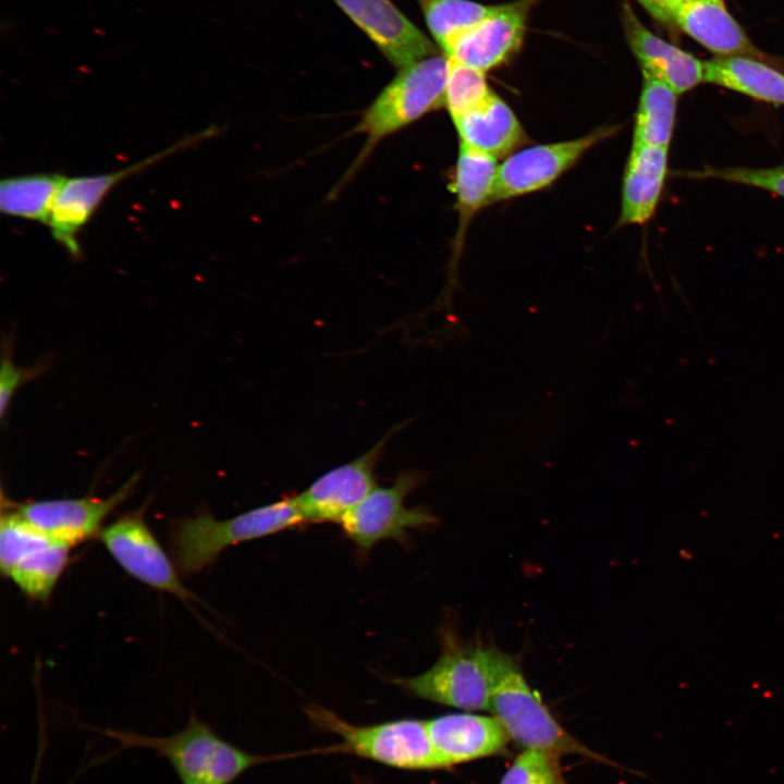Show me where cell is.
Masks as SVG:
<instances>
[{
    "label": "cell",
    "mask_w": 784,
    "mask_h": 784,
    "mask_svg": "<svg viewBox=\"0 0 784 784\" xmlns=\"http://www.w3.org/2000/svg\"><path fill=\"white\" fill-rule=\"evenodd\" d=\"M305 524L294 495L257 506L226 519L208 512L175 519L169 528V547L180 574L195 575L230 547Z\"/></svg>",
    "instance_id": "cell-1"
},
{
    "label": "cell",
    "mask_w": 784,
    "mask_h": 784,
    "mask_svg": "<svg viewBox=\"0 0 784 784\" xmlns=\"http://www.w3.org/2000/svg\"><path fill=\"white\" fill-rule=\"evenodd\" d=\"M121 747L144 748L164 758L181 784H231L265 758L250 754L219 736L207 723L191 714L186 725L169 736L103 730Z\"/></svg>",
    "instance_id": "cell-2"
},
{
    "label": "cell",
    "mask_w": 784,
    "mask_h": 784,
    "mask_svg": "<svg viewBox=\"0 0 784 784\" xmlns=\"http://www.w3.org/2000/svg\"><path fill=\"white\" fill-rule=\"evenodd\" d=\"M499 651L494 646L466 645L451 628H443L437 661L418 675L392 682L419 699L464 711H488Z\"/></svg>",
    "instance_id": "cell-3"
},
{
    "label": "cell",
    "mask_w": 784,
    "mask_h": 784,
    "mask_svg": "<svg viewBox=\"0 0 784 784\" xmlns=\"http://www.w3.org/2000/svg\"><path fill=\"white\" fill-rule=\"evenodd\" d=\"M511 740L524 750L555 757L579 755L609 762L571 735L554 718L540 695L528 684L519 664L499 651L490 710Z\"/></svg>",
    "instance_id": "cell-4"
},
{
    "label": "cell",
    "mask_w": 784,
    "mask_h": 784,
    "mask_svg": "<svg viewBox=\"0 0 784 784\" xmlns=\"http://www.w3.org/2000/svg\"><path fill=\"white\" fill-rule=\"evenodd\" d=\"M305 712L315 727L332 733L341 739L335 747L339 752L401 770L441 769L430 739L427 720L407 718L356 725L318 705L306 707Z\"/></svg>",
    "instance_id": "cell-5"
},
{
    "label": "cell",
    "mask_w": 784,
    "mask_h": 784,
    "mask_svg": "<svg viewBox=\"0 0 784 784\" xmlns=\"http://www.w3.org/2000/svg\"><path fill=\"white\" fill-rule=\"evenodd\" d=\"M448 59L433 54L400 69L364 112L355 133L366 135L360 164L388 136L444 107ZM356 164L353 167L355 168Z\"/></svg>",
    "instance_id": "cell-6"
},
{
    "label": "cell",
    "mask_w": 784,
    "mask_h": 784,
    "mask_svg": "<svg viewBox=\"0 0 784 784\" xmlns=\"http://www.w3.org/2000/svg\"><path fill=\"white\" fill-rule=\"evenodd\" d=\"M216 128L208 127L183 138L171 146L148 156L123 169L96 174L66 177L54 205L48 225L52 237L63 246L72 257L81 255L77 235L91 219L105 197L122 181L144 171L160 160L191 148L210 138Z\"/></svg>",
    "instance_id": "cell-7"
},
{
    "label": "cell",
    "mask_w": 784,
    "mask_h": 784,
    "mask_svg": "<svg viewBox=\"0 0 784 784\" xmlns=\"http://www.w3.org/2000/svg\"><path fill=\"white\" fill-rule=\"evenodd\" d=\"M418 471H404L387 487H376L339 523L345 536L359 551L367 552L383 540L406 542L408 530L437 524L425 506L407 507L406 497L421 482Z\"/></svg>",
    "instance_id": "cell-8"
},
{
    "label": "cell",
    "mask_w": 784,
    "mask_h": 784,
    "mask_svg": "<svg viewBox=\"0 0 784 784\" xmlns=\"http://www.w3.org/2000/svg\"><path fill=\"white\" fill-rule=\"evenodd\" d=\"M617 125H603L577 138L522 148L499 166L491 203L541 191L573 168L601 140L612 137Z\"/></svg>",
    "instance_id": "cell-9"
},
{
    "label": "cell",
    "mask_w": 784,
    "mask_h": 784,
    "mask_svg": "<svg viewBox=\"0 0 784 784\" xmlns=\"http://www.w3.org/2000/svg\"><path fill=\"white\" fill-rule=\"evenodd\" d=\"M99 539L112 559L133 578L184 602L196 600L183 585L174 561L166 553L142 511L125 514L105 526Z\"/></svg>",
    "instance_id": "cell-10"
},
{
    "label": "cell",
    "mask_w": 784,
    "mask_h": 784,
    "mask_svg": "<svg viewBox=\"0 0 784 784\" xmlns=\"http://www.w3.org/2000/svg\"><path fill=\"white\" fill-rule=\"evenodd\" d=\"M400 429L393 427L362 455L319 476L304 491L295 494V502L306 523H340L377 486L376 466L391 437Z\"/></svg>",
    "instance_id": "cell-11"
},
{
    "label": "cell",
    "mask_w": 784,
    "mask_h": 784,
    "mask_svg": "<svg viewBox=\"0 0 784 784\" xmlns=\"http://www.w3.org/2000/svg\"><path fill=\"white\" fill-rule=\"evenodd\" d=\"M137 476L108 498L84 497L12 503L16 512L39 531L58 542L74 547L99 538L105 519L132 493Z\"/></svg>",
    "instance_id": "cell-12"
},
{
    "label": "cell",
    "mask_w": 784,
    "mask_h": 784,
    "mask_svg": "<svg viewBox=\"0 0 784 784\" xmlns=\"http://www.w3.org/2000/svg\"><path fill=\"white\" fill-rule=\"evenodd\" d=\"M400 69L438 54L434 44L391 0H333Z\"/></svg>",
    "instance_id": "cell-13"
},
{
    "label": "cell",
    "mask_w": 784,
    "mask_h": 784,
    "mask_svg": "<svg viewBox=\"0 0 784 784\" xmlns=\"http://www.w3.org/2000/svg\"><path fill=\"white\" fill-rule=\"evenodd\" d=\"M532 1L499 4L492 14L460 35L443 54L485 73L501 66L523 45Z\"/></svg>",
    "instance_id": "cell-14"
},
{
    "label": "cell",
    "mask_w": 784,
    "mask_h": 784,
    "mask_svg": "<svg viewBox=\"0 0 784 784\" xmlns=\"http://www.w3.org/2000/svg\"><path fill=\"white\" fill-rule=\"evenodd\" d=\"M427 725L441 769L504 754L511 740L494 715L473 711L439 715Z\"/></svg>",
    "instance_id": "cell-15"
},
{
    "label": "cell",
    "mask_w": 784,
    "mask_h": 784,
    "mask_svg": "<svg viewBox=\"0 0 784 784\" xmlns=\"http://www.w3.org/2000/svg\"><path fill=\"white\" fill-rule=\"evenodd\" d=\"M623 22L629 48L642 75L663 82L677 95L703 82V62L649 30L627 4L623 9Z\"/></svg>",
    "instance_id": "cell-16"
},
{
    "label": "cell",
    "mask_w": 784,
    "mask_h": 784,
    "mask_svg": "<svg viewBox=\"0 0 784 784\" xmlns=\"http://www.w3.org/2000/svg\"><path fill=\"white\" fill-rule=\"evenodd\" d=\"M667 151L633 143L622 181L620 226L644 224L654 215L667 173Z\"/></svg>",
    "instance_id": "cell-17"
},
{
    "label": "cell",
    "mask_w": 784,
    "mask_h": 784,
    "mask_svg": "<svg viewBox=\"0 0 784 784\" xmlns=\"http://www.w3.org/2000/svg\"><path fill=\"white\" fill-rule=\"evenodd\" d=\"M674 23L688 36L718 56H746L767 60L728 13L723 2L685 0Z\"/></svg>",
    "instance_id": "cell-18"
},
{
    "label": "cell",
    "mask_w": 784,
    "mask_h": 784,
    "mask_svg": "<svg viewBox=\"0 0 784 784\" xmlns=\"http://www.w3.org/2000/svg\"><path fill=\"white\" fill-rule=\"evenodd\" d=\"M453 123L460 144L495 159L510 156L527 139L514 111L495 93Z\"/></svg>",
    "instance_id": "cell-19"
},
{
    "label": "cell",
    "mask_w": 784,
    "mask_h": 784,
    "mask_svg": "<svg viewBox=\"0 0 784 784\" xmlns=\"http://www.w3.org/2000/svg\"><path fill=\"white\" fill-rule=\"evenodd\" d=\"M498 170L499 164L495 158L460 144L450 182L455 197V209L458 213L452 266L457 261L466 229L473 217L481 208L491 204Z\"/></svg>",
    "instance_id": "cell-20"
},
{
    "label": "cell",
    "mask_w": 784,
    "mask_h": 784,
    "mask_svg": "<svg viewBox=\"0 0 784 784\" xmlns=\"http://www.w3.org/2000/svg\"><path fill=\"white\" fill-rule=\"evenodd\" d=\"M703 82L711 83L759 101L784 106V74L746 56H718L703 62Z\"/></svg>",
    "instance_id": "cell-21"
},
{
    "label": "cell",
    "mask_w": 784,
    "mask_h": 784,
    "mask_svg": "<svg viewBox=\"0 0 784 784\" xmlns=\"http://www.w3.org/2000/svg\"><path fill=\"white\" fill-rule=\"evenodd\" d=\"M66 176L36 173L0 182V210L11 217L48 224L57 196Z\"/></svg>",
    "instance_id": "cell-22"
},
{
    "label": "cell",
    "mask_w": 784,
    "mask_h": 784,
    "mask_svg": "<svg viewBox=\"0 0 784 784\" xmlns=\"http://www.w3.org/2000/svg\"><path fill=\"white\" fill-rule=\"evenodd\" d=\"M677 97L663 82L644 75L635 114L634 144L669 148L675 125Z\"/></svg>",
    "instance_id": "cell-23"
},
{
    "label": "cell",
    "mask_w": 784,
    "mask_h": 784,
    "mask_svg": "<svg viewBox=\"0 0 784 784\" xmlns=\"http://www.w3.org/2000/svg\"><path fill=\"white\" fill-rule=\"evenodd\" d=\"M71 549L50 540L20 560L7 577L28 599L46 602L69 565Z\"/></svg>",
    "instance_id": "cell-24"
},
{
    "label": "cell",
    "mask_w": 784,
    "mask_h": 784,
    "mask_svg": "<svg viewBox=\"0 0 784 784\" xmlns=\"http://www.w3.org/2000/svg\"><path fill=\"white\" fill-rule=\"evenodd\" d=\"M434 42L444 53L453 41L487 16L499 4L473 0H417Z\"/></svg>",
    "instance_id": "cell-25"
},
{
    "label": "cell",
    "mask_w": 784,
    "mask_h": 784,
    "mask_svg": "<svg viewBox=\"0 0 784 784\" xmlns=\"http://www.w3.org/2000/svg\"><path fill=\"white\" fill-rule=\"evenodd\" d=\"M446 59L444 107L454 122L485 103L493 91L489 87L485 72L455 59L449 57Z\"/></svg>",
    "instance_id": "cell-26"
},
{
    "label": "cell",
    "mask_w": 784,
    "mask_h": 784,
    "mask_svg": "<svg viewBox=\"0 0 784 784\" xmlns=\"http://www.w3.org/2000/svg\"><path fill=\"white\" fill-rule=\"evenodd\" d=\"M50 540L52 539L22 517L13 507L12 502L8 501V505L2 503L0 569L4 577L20 560Z\"/></svg>",
    "instance_id": "cell-27"
},
{
    "label": "cell",
    "mask_w": 784,
    "mask_h": 784,
    "mask_svg": "<svg viewBox=\"0 0 784 784\" xmlns=\"http://www.w3.org/2000/svg\"><path fill=\"white\" fill-rule=\"evenodd\" d=\"M687 179H714L761 188L784 197V166L772 168H703L678 173Z\"/></svg>",
    "instance_id": "cell-28"
},
{
    "label": "cell",
    "mask_w": 784,
    "mask_h": 784,
    "mask_svg": "<svg viewBox=\"0 0 784 784\" xmlns=\"http://www.w3.org/2000/svg\"><path fill=\"white\" fill-rule=\"evenodd\" d=\"M559 757L537 751H522L503 774L499 784H563Z\"/></svg>",
    "instance_id": "cell-29"
},
{
    "label": "cell",
    "mask_w": 784,
    "mask_h": 784,
    "mask_svg": "<svg viewBox=\"0 0 784 784\" xmlns=\"http://www.w3.org/2000/svg\"><path fill=\"white\" fill-rule=\"evenodd\" d=\"M42 366L21 367L16 366L11 355H3L0 370V414L2 419L16 390L27 381L38 377L42 372Z\"/></svg>",
    "instance_id": "cell-30"
},
{
    "label": "cell",
    "mask_w": 784,
    "mask_h": 784,
    "mask_svg": "<svg viewBox=\"0 0 784 784\" xmlns=\"http://www.w3.org/2000/svg\"><path fill=\"white\" fill-rule=\"evenodd\" d=\"M653 19L669 24L685 0H636Z\"/></svg>",
    "instance_id": "cell-31"
},
{
    "label": "cell",
    "mask_w": 784,
    "mask_h": 784,
    "mask_svg": "<svg viewBox=\"0 0 784 784\" xmlns=\"http://www.w3.org/2000/svg\"><path fill=\"white\" fill-rule=\"evenodd\" d=\"M710 1H714V2H723L722 0H710Z\"/></svg>",
    "instance_id": "cell-32"
},
{
    "label": "cell",
    "mask_w": 784,
    "mask_h": 784,
    "mask_svg": "<svg viewBox=\"0 0 784 784\" xmlns=\"http://www.w3.org/2000/svg\"><path fill=\"white\" fill-rule=\"evenodd\" d=\"M32 784H34V783H32Z\"/></svg>",
    "instance_id": "cell-33"
}]
</instances>
